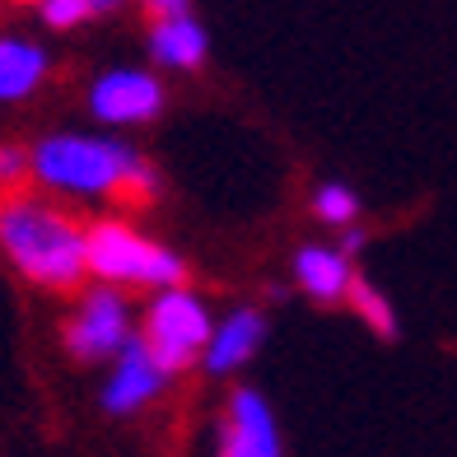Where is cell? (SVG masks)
<instances>
[{"label": "cell", "mask_w": 457, "mask_h": 457, "mask_svg": "<svg viewBox=\"0 0 457 457\" xmlns=\"http://www.w3.org/2000/svg\"><path fill=\"white\" fill-rule=\"evenodd\" d=\"M33 173L56 192H75V196H136L150 201L159 173L145 163L127 140L112 136H47L37 140V150H29Z\"/></svg>", "instance_id": "obj_1"}, {"label": "cell", "mask_w": 457, "mask_h": 457, "mask_svg": "<svg viewBox=\"0 0 457 457\" xmlns=\"http://www.w3.org/2000/svg\"><path fill=\"white\" fill-rule=\"evenodd\" d=\"M0 253L14 262L19 276L43 289H75L89 276L85 228L29 196L0 205Z\"/></svg>", "instance_id": "obj_2"}, {"label": "cell", "mask_w": 457, "mask_h": 457, "mask_svg": "<svg viewBox=\"0 0 457 457\" xmlns=\"http://www.w3.org/2000/svg\"><path fill=\"white\" fill-rule=\"evenodd\" d=\"M89 243V271L103 285H145V289H178L187 280V262L154 238H145L140 228L121 220H98L85 228Z\"/></svg>", "instance_id": "obj_3"}, {"label": "cell", "mask_w": 457, "mask_h": 457, "mask_svg": "<svg viewBox=\"0 0 457 457\" xmlns=\"http://www.w3.org/2000/svg\"><path fill=\"white\" fill-rule=\"evenodd\" d=\"M211 337H215V322H211V308H205L201 295H192L187 285L178 289H159L145 308V331L140 341L150 350V360L169 373H182L192 369L196 360H205L211 350Z\"/></svg>", "instance_id": "obj_4"}, {"label": "cell", "mask_w": 457, "mask_h": 457, "mask_svg": "<svg viewBox=\"0 0 457 457\" xmlns=\"http://www.w3.org/2000/svg\"><path fill=\"white\" fill-rule=\"evenodd\" d=\"M127 341H131V308L121 299V289H112V285L85 295L66 322V350L79 364L117 360L127 350Z\"/></svg>", "instance_id": "obj_5"}, {"label": "cell", "mask_w": 457, "mask_h": 457, "mask_svg": "<svg viewBox=\"0 0 457 457\" xmlns=\"http://www.w3.org/2000/svg\"><path fill=\"white\" fill-rule=\"evenodd\" d=\"M215 457H285L276 411L257 387H234L228 392V406L220 415Z\"/></svg>", "instance_id": "obj_6"}, {"label": "cell", "mask_w": 457, "mask_h": 457, "mask_svg": "<svg viewBox=\"0 0 457 457\" xmlns=\"http://www.w3.org/2000/svg\"><path fill=\"white\" fill-rule=\"evenodd\" d=\"M89 112L108 127H136V121H154L163 112V85L150 71H103L89 89Z\"/></svg>", "instance_id": "obj_7"}, {"label": "cell", "mask_w": 457, "mask_h": 457, "mask_svg": "<svg viewBox=\"0 0 457 457\" xmlns=\"http://www.w3.org/2000/svg\"><path fill=\"white\" fill-rule=\"evenodd\" d=\"M163 383H169V373L150 360V350H145L140 337H131L127 350L112 360V378L103 383L98 402H103V411H108V415H131L140 406H150L159 392H163Z\"/></svg>", "instance_id": "obj_8"}, {"label": "cell", "mask_w": 457, "mask_h": 457, "mask_svg": "<svg viewBox=\"0 0 457 457\" xmlns=\"http://www.w3.org/2000/svg\"><path fill=\"white\" fill-rule=\"evenodd\" d=\"M355 262H350L341 247H327V243H303L295 253V280L308 299L318 303H345L350 285H355Z\"/></svg>", "instance_id": "obj_9"}, {"label": "cell", "mask_w": 457, "mask_h": 457, "mask_svg": "<svg viewBox=\"0 0 457 457\" xmlns=\"http://www.w3.org/2000/svg\"><path fill=\"white\" fill-rule=\"evenodd\" d=\"M266 341V318H262V308L253 303H243L234 308L220 327H215V337H211V350H205V369L215 373V378H224V373H238L247 360L257 355V345Z\"/></svg>", "instance_id": "obj_10"}, {"label": "cell", "mask_w": 457, "mask_h": 457, "mask_svg": "<svg viewBox=\"0 0 457 457\" xmlns=\"http://www.w3.org/2000/svg\"><path fill=\"white\" fill-rule=\"evenodd\" d=\"M52 56L29 43V37H0V103H19L37 94V85L47 79Z\"/></svg>", "instance_id": "obj_11"}, {"label": "cell", "mask_w": 457, "mask_h": 457, "mask_svg": "<svg viewBox=\"0 0 457 457\" xmlns=\"http://www.w3.org/2000/svg\"><path fill=\"white\" fill-rule=\"evenodd\" d=\"M205 52H211V37H205V29L192 14L159 19V24L150 29V56L169 71H196L205 61Z\"/></svg>", "instance_id": "obj_12"}, {"label": "cell", "mask_w": 457, "mask_h": 457, "mask_svg": "<svg viewBox=\"0 0 457 457\" xmlns=\"http://www.w3.org/2000/svg\"><path fill=\"white\" fill-rule=\"evenodd\" d=\"M345 303L355 308V313L364 318V327L373 331L378 341H397L402 337V322H397V308L387 303V295L378 285H373L369 276H355V285H350V295H345Z\"/></svg>", "instance_id": "obj_13"}, {"label": "cell", "mask_w": 457, "mask_h": 457, "mask_svg": "<svg viewBox=\"0 0 457 457\" xmlns=\"http://www.w3.org/2000/svg\"><path fill=\"white\" fill-rule=\"evenodd\" d=\"M313 215L331 228H355L360 220V196L350 192L345 182H322L313 192Z\"/></svg>", "instance_id": "obj_14"}, {"label": "cell", "mask_w": 457, "mask_h": 457, "mask_svg": "<svg viewBox=\"0 0 457 457\" xmlns=\"http://www.w3.org/2000/svg\"><path fill=\"white\" fill-rule=\"evenodd\" d=\"M89 14H94L89 0H47V5H43L47 29H75V24H85Z\"/></svg>", "instance_id": "obj_15"}, {"label": "cell", "mask_w": 457, "mask_h": 457, "mask_svg": "<svg viewBox=\"0 0 457 457\" xmlns=\"http://www.w3.org/2000/svg\"><path fill=\"white\" fill-rule=\"evenodd\" d=\"M24 173H33V163H29V154L24 150H14V145H5V150H0V182L5 187H14Z\"/></svg>", "instance_id": "obj_16"}, {"label": "cell", "mask_w": 457, "mask_h": 457, "mask_svg": "<svg viewBox=\"0 0 457 457\" xmlns=\"http://www.w3.org/2000/svg\"><path fill=\"white\" fill-rule=\"evenodd\" d=\"M145 10H150L154 24H159V19H182V14H192V0H145Z\"/></svg>", "instance_id": "obj_17"}, {"label": "cell", "mask_w": 457, "mask_h": 457, "mask_svg": "<svg viewBox=\"0 0 457 457\" xmlns=\"http://www.w3.org/2000/svg\"><path fill=\"white\" fill-rule=\"evenodd\" d=\"M337 247H341V253H345L350 262H355V257L364 253V228H345V234H341V243H337Z\"/></svg>", "instance_id": "obj_18"}, {"label": "cell", "mask_w": 457, "mask_h": 457, "mask_svg": "<svg viewBox=\"0 0 457 457\" xmlns=\"http://www.w3.org/2000/svg\"><path fill=\"white\" fill-rule=\"evenodd\" d=\"M117 5H127V0H89V10H94V14H112Z\"/></svg>", "instance_id": "obj_19"}, {"label": "cell", "mask_w": 457, "mask_h": 457, "mask_svg": "<svg viewBox=\"0 0 457 457\" xmlns=\"http://www.w3.org/2000/svg\"><path fill=\"white\" fill-rule=\"evenodd\" d=\"M33 5H47V0H33Z\"/></svg>", "instance_id": "obj_20"}]
</instances>
